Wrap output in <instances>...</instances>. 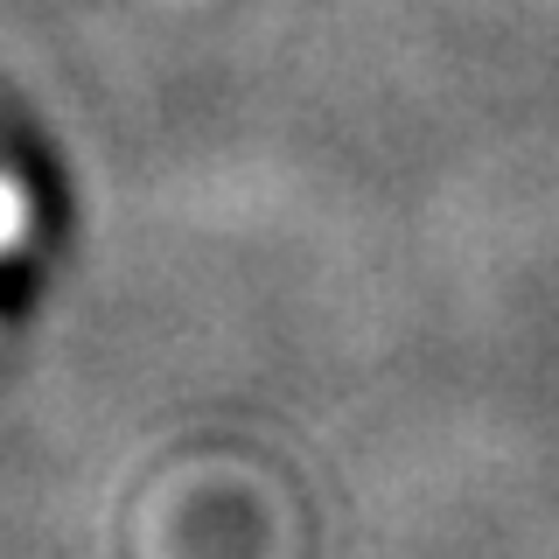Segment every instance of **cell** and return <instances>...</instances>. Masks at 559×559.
<instances>
[{
    "label": "cell",
    "instance_id": "cell-1",
    "mask_svg": "<svg viewBox=\"0 0 559 559\" xmlns=\"http://www.w3.org/2000/svg\"><path fill=\"white\" fill-rule=\"evenodd\" d=\"M22 224H28V203L14 182H0V252H14L22 245Z\"/></svg>",
    "mask_w": 559,
    "mask_h": 559
}]
</instances>
